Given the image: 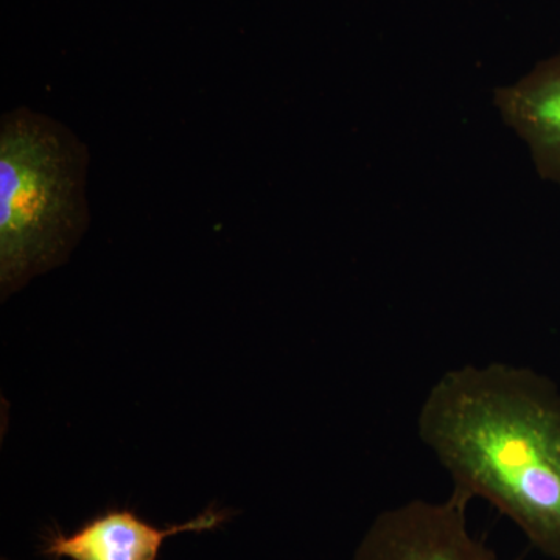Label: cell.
<instances>
[{
    "label": "cell",
    "instance_id": "obj_1",
    "mask_svg": "<svg viewBox=\"0 0 560 560\" xmlns=\"http://www.w3.org/2000/svg\"><path fill=\"white\" fill-rule=\"evenodd\" d=\"M418 431L452 493L488 501L560 560V389L551 378L506 363L445 372L420 407Z\"/></svg>",
    "mask_w": 560,
    "mask_h": 560
},
{
    "label": "cell",
    "instance_id": "obj_2",
    "mask_svg": "<svg viewBox=\"0 0 560 560\" xmlns=\"http://www.w3.org/2000/svg\"><path fill=\"white\" fill-rule=\"evenodd\" d=\"M86 145L27 108L0 120V296L60 267L90 224Z\"/></svg>",
    "mask_w": 560,
    "mask_h": 560
},
{
    "label": "cell",
    "instance_id": "obj_3",
    "mask_svg": "<svg viewBox=\"0 0 560 560\" xmlns=\"http://www.w3.org/2000/svg\"><path fill=\"white\" fill-rule=\"evenodd\" d=\"M467 501L411 500L383 511L352 560H500L467 525Z\"/></svg>",
    "mask_w": 560,
    "mask_h": 560
},
{
    "label": "cell",
    "instance_id": "obj_4",
    "mask_svg": "<svg viewBox=\"0 0 560 560\" xmlns=\"http://www.w3.org/2000/svg\"><path fill=\"white\" fill-rule=\"evenodd\" d=\"M224 518V512L208 510L189 522L160 529L130 510H109L73 533L51 534L43 552L55 560H158L168 537L215 529Z\"/></svg>",
    "mask_w": 560,
    "mask_h": 560
},
{
    "label": "cell",
    "instance_id": "obj_5",
    "mask_svg": "<svg viewBox=\"0 0 560 560\" xmlns=\"http://www.w3.org/2000/svg\"><path fill=\"white\" fill-rule=\"evenodd\" d=\"M493 106L528 147L540 179L560 187V54L537 62L515 83L495 88Z\"/></svg>",
    "mask_w": 560,
    "mask_h": 560
},
{
    "label": "cell",
    "instance_id": "obj_6",
    "mask_svg": "<svg viewBox=\"0 0 560 560\" xmlns=\"http://www.w3.org/2000/svg\"><path fill=\"white\" fill-rule=\"evenodd\" d=\"M3 560H5V559H3Z\"/></svg>",
    "mask_w": 560,
    "mask_h": 560
}]
</instances>
